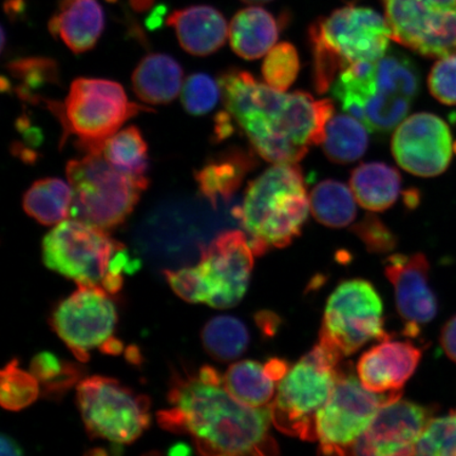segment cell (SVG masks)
<instances>
[{
  "label": "cell",
  "mask_w": 456,
  "mask_h": 456,
  "mask_svg": "<svg viewBox=\"0 0 456 456\" xmlns=\"http://www.w3.org/2000/svg\"><path fill=\"white\" fill-rule=\"evenodd\" d=\"M252 167V159L244 151H233L208 161L196 171L195 178L203 197L216 207L235 195L245 175Z\"/></svg>",
  "instance_id": "cell-25"
},
{
  "label": "cell",
  "mask_w": 456,
  "mask_h": 456,
  "mask_svg": "<svg viewBox=\"0 0 456 456\" xmlns=\"http://www.w3.org/2000/svg\"><path fill=\"white\" fill-rule=\"evenodd\" d=\"M310 208L300 167L277 163L250 182L242 207L233 215L248 233L255 256H260L300 236Z\"/></svg>",
  "instance_id": "cell-3"
},
{
  "label": "cell",
  "mask_w": 456,
  "mask_h": 456,
  "mask_svg": "<svg viewBox=\"0 0 456 456\" xmlns=\"http://www.w3.org/2000/svg\"><path fill=\"white\" fill-rule=\"evenodd\" d=\"M309 37L313 81L319 94L327 93L346 68L381 59L392 39L384 16L356 4L346 5L314 22Z\"/></svg>",
  "instance_id": "cell-4"
},
{
  "label": "cell",
  "mask_w": 456,
  "mask_h": 456,
  "mask_svg": "<svg viewBox=\"0 0 456 456\" xmlns=\"http://www.w3.org/2000/svg\"><path fill=\"white\" fill-rule=\"evenodd\" d=\"M204 349L216 361L230 362L243 355L249 344L247 326L236 317L216 316L202 330Z\"/></svg>",
  "instance_id": "cell-30"
},
{
  "label": "cell",
  "mask_w": 456,
  "mask_h": 456,
  "mask_svg": "<svg viewBox=\"0 0 456 456\" xmlns=\"http://www.w3.org/2000/svg\"><path fill=\"white\" fill-rule=\"evenodd\" d=\"M39 383L31 372L20 368L17 359H12L0 374V403L10 411H20L37 401Z\"/></svg>",
  "instance_id": "cell-33"
},
{
  "label": "cell",
  "mask_w": 456,
  "mask_h": 456,
  "mask_svg": "<svg viewBox=\"0 0 456 456\" xmlns=\"http://www.w3.org/2000/svg\"><path fill=\"white\" fill-rule=\"evenodd\" d=\"M430 93L443 104L456 105V53L436 62L428 78Z\"/></svg>",
  "instance_id": "cell-38"
},
{
  "label": "cell",
  "mask_w": 456,
  "mask_h": 456,
  "mask_svg": "<svg viewBox=\"0 0 456 456\" xmlns=\"http://www.w3.org/2000/svg\"><path fill=\"white\" fill-rule=\"evenodd\" d=\"M60 118L64 135H74L86 152L101 151L130 118L151 110L129 102L121 85L108 79L77 78L65 104L48 102Z\"/></svg>",
  "instance_id": "cell-8"
},
{
  "label": "cell",
  "mask_w": 456,
  "mask_h": 456,
  "mask_svg": "<svg viewBox=\"0 0 456 456\" xmlns=\"http://www.w3.org/2000/svg\"><path fill=\"white\" fill-rule=\"evenodd\" d=\"M373 66L374 61H366L346 68L335 79L332 93L342 110L370 133L387 134L403 121L413 101L379 89Z\"/></svg>",
  "instance_id": "cell-15"
},
{
  "label": "cell",
  "mask_w": 456,
  "mask_h": 456,
  "mask_svg": "<svg viewBox=\"0 0 456 456\" xmlns=\"http://www.w3.org/2000/svg\"><path fill=\"white\" fill-rule=\"evenodd\" d=\"M220 94L219 83H216L208 74H192L182 87V104L192 116H203L214 110Z\"/></svg>",
  "instance_id": "cell-37"
},
{
  "label": "cell",
  "mask_w": 456,
  "mask_h": 456,
  "mask_svg": "<svg viewBox=\"0 0 456 456\" xmlns=\"http://www.w3.org/2000/svg\"><path fill=\"white\" fill-rule=\"evenodd\" d=\"M435 415L432 407L401 397L381 406L366 432L352 447L351 454L411 455L426 426Z\"/></svg>",
  "instance_id": "cell-17"
},
{
  "label": "cell",
  "mask_w": 456,
  "mask_h": 456,
  "mask_svg": "<svg viewBox=\"0 0 456 456\" xmlns=\"http://www.w3.org/2000/svg\"><path fill=\"white\" fill-rule=\"evenodd\" d=\"M30 372L44 387L47 397H60L81 379L83 370L76 363L61 361L50 352L34 356Z\"/></svg>",
  "instance_id": "cell-32"
},
{
  "label": "cell",
  "mask_w": 456,
  "mask_h": 456,
  "mask_svg": "<svg viewBox=\"0 0 456 456\" xmlns=\"http://www.w3.org/2000/svg\"><path fill=\"white\" fill-rule=\"evenodd\" d=\"M310 208L319 224L332 228L350 225L357 214L350 188L341 182H321L311 192Z\"/></svg>",
  "instance_id": "cell-28"
},
{
  "label": "cell",
  "mask_w": 456,
  "mask_h": 456,
  "mask_svg": "<svg viewBox=\"0 0 456 456\" xmlns=\"http://www.w3.org/2000/svg\"><path fill=\"white\" fill-rule=\"evenodd\" d=\"M342 357L322 342L288 370L277 387L272 423L284 435L317 441L316 419L333 390Z\"/></svg>",
  "instance_id": "cell-7"
},
{
  "label": "cell",
  "mask_w": 456,
  "mask_h": 456,
  "mask_svg": "<svg viewBox=\"0 0 456 456\" xmlns=\"http://www.w3.org/2000/svg\"><path fill=\"white\" fill-rule=\"evenodd\" d=\"M367 127L354 117L330 118L322 145L330 161L347 164L357 161L366 152L369 139Z\"/></svg>",
  "instance_id": "cell-29"
},
{
  "label": "cell",
  "mask_w": 456,
  "mask_h": 456,
  "mask_svg": "<svg viewBox=\"0 0 456 456\" xmlns=\"http://www.w3.org/2000/svg\"><path fill=\"white\" fill-rule=\"evenodd\" d=\"M107 231L76 219L62 221L43 241V259L51 271L77 285L105 289L114 256L124 249ZM106 290V289H105Z\"/></svg>",
  "instance_id": "cell-11"
},
{
  "label": "cell",
  "mask_w": 456,
  "mask_h": 456,
  "mask_svg": "<svg viewBox=\"0 0 456 456\" xmlns=\"http://www.w3.org/2000/svg\"><path fill=\"white\" fill-rule=\"evenodd\" d=\"M440 340L446 355L456 362V315L443 327Z\"/></svg>",
  "instance_id": "cell-40"
},
{
  "label": "cell",
  "mask_w": 456,
  "mask_h": 456,
  "mask_svg": "<svg viewBox=\"0 0 456 456\" xmlns=\"http://www.w3.org/2000/svg\"><path fill=\"white\" fill-rule=\"evenodd\" d=\"M393 41L431 59L456 53V0H381Z\"/></svg>",
  "instance_id": "cell-13"
},
{
  "label": "cell",
  "mask_w": 456,
  "mask_h": 456,
  "mask_svg": "<svg viewBox=\"0 0 456 456\" xmlns=\"http://www.w3.org/2000/svg\"><path fill=\"white\" fill-rule=\"evenodd\" d=\"M175 28L181 47L196 56L215 53L226 42L230 28L224 16L208 5L175 11L167 19Z\"/></svg>",
  "instance_id": "cell-20"
},
{
  "label": "cell",
  "mask_w": 456,
  "mask_h": 456,
  "mask_svg": "<svg viewBox=\"0 0 456 456\" xmlns=\"http://www.w3.org/2000/svg\"><path fill=\"white\" fill-rule=\"evenodd\" d=\"M392 152L399 167L410 174L425 178L441 175L452 159V131L435 114H413L398 125Z\"/></svg>",
  "instance_id": "cell-16"
},
{
  "label": "cell",
  "mask_w": 456,
  "mask_h": 456,
  "mask_svg": "<svg viewBox=\"0 0 456 456\" xmlns=\"http://www.w3.org/2000/svg\"><path fill=\"white\" fill-rule=\"evenodd\" d=\"M77 403L93 438L131 444L151 425V399L106 376L83 379L77 385Z\"/></svg>",
  "instance_id": "cell-9"
},
{
  "label": "cell",
  "mask_w": 456,
  "mask_h": 456,
  "mask_svg": "<svg viewBox=\"0 0 456 456\" xmlns=\"http://www.w3.org/2000/svg\"><path fill=\"white\" fill-rule=\"evenodd\" d=\"M402 396V390L369 391L353 373L350 364L336 370L328 402L316 419V436L323 454H349L367 431L384 403Z\"/></svg>",
  "instance_id": "cell-10"
},
{
  "label": "cell",
  "mask_w": 456,
  "mask_h": 456,
  "mask_svg": "<svg viewBox=\"0 0 456 456\" xmlns=\"http://www.w3.org/2000/svg\"><path fill=\"white\" fill-rule=\"evenodd\" d=\"M411 455L456 456V410L430 419Z\"/></svg>",
  "instance_id": "cell-34"
},
{
  "label": "cell",
  "mask_w": 456,
  "mask_h": 456,
  "mask_svg": "<svg viewBox=\"0 0 456 456\" xmlns=\"http://www.w3.org/2000/svg\"><path fill=\"white\" fill-rule=\"evenodd\" d=\"M387 338L383 301L373 285L362 279L340 283L328 300L319 342L344 358Z\"/></svg>",
  "instance_id": "cell-12"
},
{
  "label": "cell",
  "mask_w": 456,
  "mask_h": 456,
  "mask_svg": "<svg viewBox=\"0 0 456 456\" xmlns=\"http://www.w3.org/2000/svg\"><path fill=\"white\" fill-rule=\"evenodd\" d=\"M353 228L356 235L366 244L370 252L386 253L395 247V237L392 235L389 228L374 216H368Z\"/></svg>",
  "instance_id": "cell-39"
},
{
  "label": "cell",
  "mask_w": 456,
  "mask_h": 456,
  "mask_svg": "<svg viewBox=\"0 0 456 456\" xmlns=\"http://www.w3.org/2000/svg\"><path fill=\"white\" fill-rule=\"evenodd\" d=\"M420 358L421 350L411 342L387 338L363 353L357 363L358 379L369 391H399L414 374Z\"/></svg>",
  "instance_id": "cell-19"
},
{
  "label": "cell",
  "mask_w": 456,
  "mask_h": 456,
  "mask_svg": "<svg viewBox=\"0 0 456 456\" xmlns=\"http://www.w3.org/2000/svg\"><path fill=\"white\" fill-rule=\"evenodd\" d=\"M9 71L20 82L17 94L27 101L36 100V91L45 85L57 82L59 69L53 61L48 59H25L9 64Z\"/></svg>",
  "instance_id": "cell-36"
},
{
  "label": "cell",
  "mask_w": 456,
  "mask_h": 456,
  "mask_svg": "<svg viewBox=\"0 0 456 456\" xmlns=\"http://www.w3.org/2000/svg\"><path fill=\"white\" fill-rule=\"evenodd\" d=\"M300 61L297 50L292 44L281 43L266 54L262 65V76L271 87L285 91L298 77Z\"/></svg>",
  "instance_id": "cell-35"
},
{
  "label": "cell",
  "mask_w": 456,
  "mask_h": 456,
  "mask_svg": "<svg viewBox=\"0 0 456 456\" xmlns=\"http://www.w3.org/2000/svg\"><path fill=\"white\" fill-rule=\"evenodd\" d=\"M287 362L272 358L265 363L242 361L232 364L224 375V386L232 396L248 406H270L277 384L288 373Z\"/></svg>",
  "instance_id": "cell-21"
},
{
  "label": "cell",
  "mask_w": 456,
  "mask_h": 456,
  "mask_svg": "<svg viewBox=\"0 0 456 456\" xmlns=\"http://www.w3.org/2000/svg\"><path fill=\"white\" fill-rule=\"evenodd\" d=\"M73 201L71 185L48 178L37 181L25 193V212L44 225L59 224L70 216Z\"/></svg>",
  "instance_id": "cell-27"
},
{
  "label": "cell",
  "mask_w": 456,
  "mask_h": 456,
  "mask_svg": "<svg viewBox=\"0 0 456 456\" xmlns=\"http://www.w3.org/2000/svg\"><path fill=\"white\" fill-rule=\"evenodd\" d=\"M254 256L243 232L227 231L201 249L197 266L164 273L174 292L190 304L231 309L247 293Z\"/></svg>",
  "instance_id": "cell-5"
},
{
  "label": "cell",
  "mask_w": 456,
  "mask_h": 456,
  "mask_svg": "<svg viewBox=\"0 0 456 456\" xmlns=\"http://www.w3.org/2000/svg\"><path fill=\"white\" fill-rule=\"evenodd\" d=\"M77 287L56 307L51 324L73 355L86 362L90 350L102 349L113 338L118 314L107 290L93 285Z\"/></svg>",
  "instance_id": "cell-14"
},
{
  "label": "cell",
  "mask_w": 456,
  "mask_h": 456,
  "mask_svg": "<svg viewBox=\"0 0 456 456\" xmlns=\"http://www.w3.org/2000/svg\"><path fill=\"white\" fill-rule=\"evenodd\" d=\"M242 2L252 4H261L273 2V0H242Z\"/></svg>",
  "instance_id": "cell-43"
},
{
  "label": "cell",
  "mask_w": 456,
  "mask_h": 456,
  "mask_svg": "<svg viewBox=\"0 0 456 456\" xmlns=\"http://www.w3.org/2000/svg\"><path fill=\"white\" fill-rule=\"evenodd\" d=\"M429 261L424 254L387 256L385 273L395 287L396 307L403 334L416 338L420 328L435 319L437 300L429 285Z\"/></svg>",
  "instance_id": "cell-18"
},
{
  "label": "cell",
  "mask_w": 456,
  "mask_h": 456,
  "mask_svg": "<svg viewBox=\"0 0 456 456\" xmlns=\"http://www.w3.org/2000/svg\"><path fill=\"white\" fill-rule=\"evenodd\" d=\"M102 156L114 168L134 178H146L150 158L141 131L134 126L113 134L102 146Z\"/></svg>",
  "instance_id": "cell-31"
},
{
  "label": "cell",
  "mask_w": 456,
  "mask_h": 456,
  "mask_svg": "<svg viewBox=\"0 0 456 456\" xmlns=\"http://www.w3.org/2000/svg\"><path fill=\"white\" fill-rule=\"evenodd\" d=\"M351 190L357 202L370 212H384L401 192L402 178L395 168L384 163L362 164L353 171Z\"/></svg>",
  "instance_id": "cell-26"
},
{
  "label": "cell",
  "mask_w": 456,
  "mask_h": 456,
  "mask_svg": "<svg viewBox=\"0 0 456 456\" xmlns=\"http://www.w3.org/2000/svg\"><path fill=\"white\" fill-rule=\"evenodd\" d=\"M183 76V69L174 57L161 53L150 54L135 68L134 90L138 98L148 104H169L181 93Z\"/></svg>",
  "instance_id": "cell-22"
},
{
  "label": "cell",
  "mask_w": 456,
  "mask_h": 456,
  "mask_svg": "<svg viewBox=\"0 0 456 456\" xmlns=\"http://www.w3.org/2000/svg\"><path fill=\"white\" fill-rule=\"evenodd\" d=\"M2 455L3 456H5V455H21L22 454V450L19 444V443H17L14 438L7 436V435H4V433H3V436H2Z\"/></svg>",
  "instance_id": "cell-41"
},
{
  "label": "cell",
  "mask_w": 456,
  "mask_h": 456,
  "mask_svg": "<svg viewBox=\"0 0 456 456\" xmlns=\"http://www.w3.org/2000/svg\"><path fill=\"white\" fill-rule=\"evenodd\" d=\"M170 408L157 414L163 429L191 438L202 455H271L278 444L270 435L271 407L248 406L232 396L218 370L174 372Z\"/></svg>",
  "instance_id": "cell-1"
},
{
  "label": "cell",
  "mask_w": 456,
  "mask_h": 456,
  "mask_svg": "<svg viewBox=\"0 0 456 456\" xmlns=\"http://www.w3.org/2000/svg\"><path fill=\"white\" fill-rule=\"evenodd\" d=\"M152 4V0H131V4L134 8L138 11H142L150 8Z\"/></svg>",
  "instance_id": "cell-42"
},
{
  "label": "cell",
  "mask_w": 456,
  "mask_h": 456,
  "mask_svg": "<svg viewBox=\"0 0 456 456\" xmlns=\"http://www.w3.org/2000/svg\"><path fill=\"white\" fill-rule=\"evenodd\" d=\"M218 83L228 114L266 161L297 163L326 139L332 101L301 91L284 94L238 69L222 74Z\"/></svg>",
  "instance_id": "cell-2"
},
{
  "label": "cell",
  "mask_w": 456,
  "mask_h": 456,
  "mask_svg": "<svg viewBox=\"0 0 456 456\" xmlns=\"http://www.w3.org/2000/svg\"><path fill=\"white\" fill-rule=\"evenodd\" d=\"M104 12L98 0H73L62 12L51 20L50 30L74 53L93 49L104 30Z\"/></svg>",
  "instance_id": "cell-23"
},
{
  "label": "cell",
  "mask_w": 456,
  "mask_h": 456,
  "mask_svg": "<svg viewBox=\"0 0 456 456\" xmlns=\"http://www.w3.org/2000/svg\"><path fill=\"white\" fill-rule=\"evenodd\" d=\"M231 45L244 60H258L275 47L279 25L275 17L260 7L239 11L228 30Z\"/></svg>",
  "instance_id": "cell-24"
},
{
  "label": "cell",
  "mask_w": 456,
  "mask_h": 456,
  "mask_svg": "<svg viewBox=\"0 0 456 456\" xmlns=\"http://www.w3.org/2000/svg\"><path fill=\"white\" fill-rule=\"evenodd\" d=\"M72 187V219L108 231L121 225L133 213L150 182L114 168L102 152H87L67 165Z\"/></svg>",
  "instance_id": "cell-6"
}]
</instances>
